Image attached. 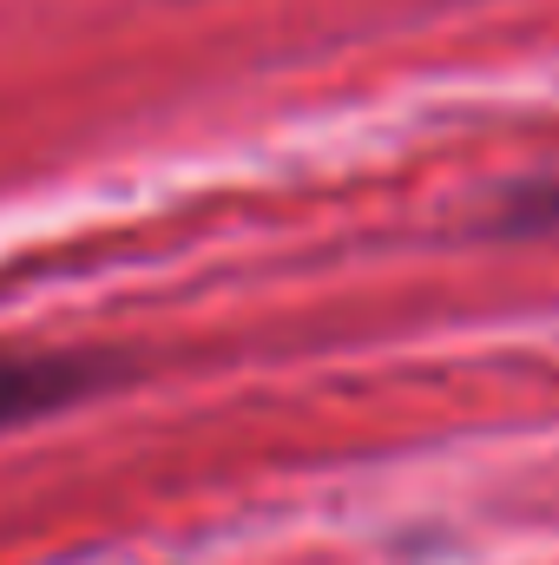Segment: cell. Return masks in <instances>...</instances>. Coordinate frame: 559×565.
<instances>
[{
  "label": "cell",
  "mask_w": 559,
  "mask_h": 565,
  "mask_svg": "<svg viewBox=\"0 0 559 565\" xmlns=\"http://www.w3.org/2000/svg\"><path fill=\"white\" fill-rule=\"evenodd\" d=\"M106 388V362L93 355H53V349H7L0 355V427L40 422L53 408H73Z\"/></svg>",
  "instance_id": "cell-1"
}]
</instances>
